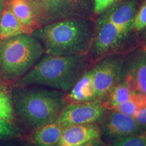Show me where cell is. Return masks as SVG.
<instances>
[{"instance_id": "24", "label": "cell", "mask_w": 146, "mask_h": 146, "mask_svg": "<svg viewBox=\"0 0 146 146\" xmlns=\"http://www.w3.org/2000/svg\"><path fill=\"white\" fill-rule=\"evenodd\" d=\"M137 123L144 131H146V107L141 108L137 112L135 116Z\"/></svg>"}, {"instance_id": "21", "label": "cell", "mask_w": 146, "mask_h": 146, "mask_svg": "<svg viewBox=\"0 0 146 146\" xmlns=\"http://www.w3.org/2000/svg\"><path fill=\"white\" fill-rule=\"evenodd\" d=\"M145 27H146V0H143L135 17L133 22V30L138 33Z\"/></svg>"}, {"instance_id": "10", "label": "cell", "mask_w": 146, "mask_h": 146, "mask_svg": "<svg viewBox=\"0 0 146 146\" xmlns=\"http://www.w3.org/2000/svg\"><path fill=\"white\" fill-rule=\"evenodd\" d=\"M120 78H127L134 85L137 92L146 95L145 46L140 44L125 54Z\"/></svg>"}, {"instance_id": "20", "label": "cell", "mask_w": 146, "mask_h": 146, "mask_svg": "<svg viewBox=\"0 0 146 146\" xmlns=\"http://www.w3.org/2000/svg\"><path fill=\"white\" fill-rule=\"evenodd\" d=\"M0 118L11 121L14 118V108L12 101L5 91H0Z\"/></svg>"}, {"instance_id": "28", "label": "cell", "mask_w": 146, "mask_h": 146, "mask_svg": "<svg viewBox=\"0 0 146 146\" xmlns=\"http://www.w3.org/2000/svg\"><path fill=\"white\" fill-rule=\"evenodd\" d=\"M0 91H5V87L0 83Z\"/></svg>"}, {"instance_id": "8", "label": "cell", "mask_w": 146, "mask_h": 146, "mask_svg": "<svg viewBox=\"0 0 146 146\" xmlns=\"http://www.w3.org/2000/svg\"><path fill=\"white\" fill-rule=\"evenodd\" d=\"M106 110L100 100L68 103L56 120L64 127L70 125L99 123Z\"/></svg>"}, {"instance_id": "2", "label": "cell", "mask_w": 146, "mask_h": 146, "mask_svg": "<svg viewBox=\"0 0 146 146\" xmlns=\"http://www.w3.org/2000/svg\"><path fill=\"white\" fill-rule=\"evenodd\" d=\"M94 64L88 55L45 54L26 74L16 81L14 85L17 87L43 86L67 93Z\"/></svg>"}, {"instance_id": "11", "label": "cell", "mask_w": 146, "mask_h": 146, "mask_svg": "<svg viewBox=\"0 0 146 146\" xmlns=\"http://www.w3.org/2000/svg\"><path fill=\"white\" fill-rule=\"evenodd\" d=\"M141 0H117L101 14L117 26L124 33L133 35V22Z\"/></svg>"}, {"instance_id": "22", "label": "cell", "mask_w": 146, "mask_h": 146, "mask_svg": "<svg viewBox=\"0 0 146 146\" xmlns=\"http://www.w3.org/2000/svg\"><path fill=\"white\" fill-rule=\"evenodd\" d=\"M18 134V129L11 123V121L0 118V139L12 137Z\"/></svg>"}, {"instance_id": "23", "label": "cell", "mask_w": 146, "mask_h": 146, "mask_svg": "<svg viewBox=\"0 0 146 146\" xmlns=\"http://www.w3.org/2000/svg\"><path fill=\"white\" fill-rule=\"evenodd\" d=\"M94 13L97 16L103 13L117 0H94Z\"/></svg>"}, {"instance_id": "3", "label": "cell", "mask_w": 146, "mask_h": 146, "mask_svg": "<svg viewBox=\"0 0 146 146\" xmlns=\"http://www.w3.org/2000/svg\"><path fill=\"white\" fill-rule=\"evenodd\" d=\"M16 92V112L29 127L37 129L57 119L67 104L66 93L56 89L29 88Z\"/></svg>"}, {"instance_id": "9", "label": "cell", "mask_w": 146, "mask_h": 146, "mask_svg": "<svg viewBox=\"0 0 146 146\" xmlns=\"http://www.w3.org/2000/svg\"><path fill=\"white\" fill-rule=\"evenodd\" d=\"M98 124L102 136L112 141L144 131L134 117L114 110H106Z\"/></svg>"}, {"instance_id": "13", "label": "cell", "mask_w": 146, "mask_h": 146, "mask_svg": "<svg viewBox=\"0 0 146 146\" xmlns=\"http://www.w3.org/2000/svg\"><path fill=\"white\" fill-rule=\"evenodd\" d=\"M92 67L83 74L67 94L66 93L67 104L98 100L93 83Z\"/></svg>"}, {"instance_id": "29", "label": "cell", "mask_w": 146, "mask_h": 146, "mask_svg": "<svg viewBox=\"0 0 146 146\" xmlns=\"http://www.w3.org/2000/svg\"><path fill=\"white\" fill-rule=\"evenodd\" d=\"M100 146H110V145H104V144H102V145H100Z\"/></svg>"}, {"instance_id": "12", "label": "cell", "mask_w": 146, "mask_h": 146, "mask_svg": "<svg viewBox=\"0 0 146 146\" xmlns=\"http://www.w3.org/2000/svg\"><path fill=\"white\" fill-rule=\"evenodd\" d=\"M101 137V129L98 123L70 125L64 127L57 146H79Z\"/></svg>"}, {"instance_id": "25", "label": "cell", "mask_w": 146, "mask_h": 146, "mask_svg": "<svg viewBox=\"0 0 146 146\" xmlns=\"http://www.w3.org/2000/svg\"><path fill=\"white\" fill-rule=\"evenodd\" d=\"M140 43L146 47V27L137 33Z\"/></svg>"}, {"instance_id": "4", "label": "cell", "mask_w": 146, "mask_h": 146, "mask_svg": "<svg viewBox=\"0 0 146 146\" xmlns=\"http://www.w3.org/2000/svg\"><path fill=\"white\" fill-rule=\"evenodd\" d=\"M45 54L38 39L24 33L0 41V76L16 81L36 64Z\"/></svg>"}, {"instance_id": "19", "label": "cell", "mask_w": 146, "mask_h": 146, "mask_svg": "<svg viewBox=\"0 0 146 146\" xmlns=\"http://www.w3.org/2000/svg\"><path fill=\"white\" fill-rule=\"evenodd\" d=\"M110 146H146V131L112 140Z\"/></svg>"}, {"instance_id": "17", "label": "cell", "mask_w": 146, "mask_h": 146, "mask_svg": "<svg viewBox=\"0 0 146 146\" xmlns=\"http://www.w3.org/2000/svg\"><path fill=\"white\" fill-rule=\"evenodd\" d=\"M136 92L125 80H120L102 100V105L107 110H112L117 106L130 100Z\"/></svg>"}, {"instance_id": "7", "label": "cell", "mask_w": 146, "mask_h": 146, "mask_svg": "<svg viewBox=\"0 0 146 146\" xmlns=\"http://www.w3.org/2000/svg\"><path fill=\"white\" fill-rule=\"evenodd\" d=\"M126 54L117 52L106 55L94 64L93 83L98 100H103L119 82Z\"/></svg>"}, {"instance_id": "26", "label": "cell", "mask_w": 146, "mask_h": 146, "mask_svg": "<svg viewBox=\"0 0 146 146\" xmlns=\"http://www.w3.org/2000/svg\"><path fill=\"white\" fill-rule=\"evenodd\" d=\"M104 143L100 139H98L93 140V141H89L86 143H84L83 145H81L79 146H100L102 145Z\"/></svg>"}, {"instance_id": "18", "label": "cell", "mask_w": 146, "mask_h": 146, "mask_svg": "<svg viewBox=\"0 0 146 146\" xmlns=\"http://www.w3.org/2000/svg\"><path fill=\"white\" fill-rule=\"evenodd\" d=\"M146 107V95L135 93L128 101L117 106L112 110L135 117L141 108Z\"/></svg>"}, {"instance_id": "16", "label": "cell", "mask_w": 146, "mask_h": 146, "mask_svg": "<svg viewBox=\"0 0 146 146\" xmlns=\"http://www.w3.org/2000/svg\"><path fill=\"white\" fill-rule=\"evenodd\" d=\"M24 33L31 34L6 5L0 16V41Z\"/></svg>"}, {"instance_id": "15", "label": "cell", "mask_w": 146, "mask_h": 146, "mask_svg": "<svg viewBox=\"0 0 146 146\" xmlns=\"http://www.w3.org/2000/svg\"><path fill=\"white\" fill-rule=\"evenodd\" d=\"M63 129V126L56 120L36 129L33 136L36 146L57 145Z\"/></svg>"}, {"instance_id": "6", "label": "cell", "mask_w": 146, "mask_h": 146, "mask_svg": "<svg viewBox=\"0 0 146 146\" xmlns=\"http://www.w3.org/2000/svg\"><path fill=\"white\" fill-rule=\"evenodd\" d=\"M133 35H127L117 26L111 23L102 14L97 16L96 32L89 52V57L93 62L113 53L123 52L125 47Z\"/></svg>"}, {"instance_id": "5", "label": "cell", "mask_w": 146, "mask_h": 146, "mask_svg": "<svg viewBox=\"0 0 146 146\" xmlns=\"http://www.w3.org/2000/svg\"><path fill=\"white\" fill-rule=\"evenodd\" d=\"M39 27L76 18H96L94 0H31Z\"/></svg>"}, {"instance_id": "1", "label": "cell", "mask_w": 146, "mask_h": 146, "mask_svg": "<svg viewBox=\"0 0 146 146\" xmlns=\"http://www.w3.org/2000/svg\"><path fill=\"white\" fill-rule=\"evenodd\" d=\"M96 19L76 18L55 22L35 29L31 35L39 40L47 55H88L96 32Z\"/></svg>"}, {"instance_id": "27", "label": "cell", "mask_w": 146, "mask_h": 146, "mask_svg": "<svg viewBox=\"0 0 146 146\" xmlns=\"http://www.w3.org/2000/svg\"><path fill=\"white\" fill-rule=\"evenodd\" d=\"M5 3H6V0H0V16H1L3 8L5 7Z\"/></svg>"}, {"instance_id": "14", "label": "cell", "mask_w": 146, "mask_h": 146, "mask_svg": "<svg viewBox=\"0 0 146 146\" xmlns=\"http://www.w3.org/2000/svg\"><path fill=\"white\" fill-rule=\"evenodd\" d=\"M6 5L31 34L39 28L37 16L31 0H6Z\"/></svg>"}]
</instances>
